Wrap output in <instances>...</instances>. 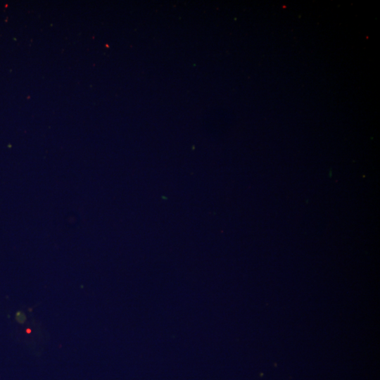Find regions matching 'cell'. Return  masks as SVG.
Wrapping results in <instances>:
<instances>
[{
  "instance_id": "obj_1",
  "label": "cell",
  "mask_w": 380,
  "mask_h": 380,
  "mask_svg": "<svg viewBox=\"0 0 380 380\" xmlns=\"http://www.w3.org/2000/svg\"><path fill=\"white\" fill-rule=\"evenodd\" d=\"M15 318H16V320L20 323H23L26 319V317L21 312H17L15 315Z\"/></svg>"
}]
</instances>
